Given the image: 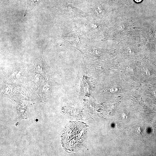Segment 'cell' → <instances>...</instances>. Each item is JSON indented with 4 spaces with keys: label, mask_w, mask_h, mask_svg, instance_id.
<instances>
[{
    "label": "cell",
    "mask_w": 156,
    "mask_h": 156,
    "mask_svg": "<svg viewBox=\"0 0 156 156\" xmlns=\"http://www.w3.org/2000/svg\"><path fill=\"white\" fill-rule=\"evenodd\" d=\"M87 128L85 124L70 122L63 132L62 141L65 149L68 152L75 151L82 146Z\"/></svg>",
    "instance_id": "1"
},
{
    "label": "cell",
    "mask_w": 156,
    "mask_h": 156,
    "mask_svg": "<svg viewBox=\"0 0 156 156\" xmlns=\"http://www.w3.org/2000/svg\"><path fill=\"white\" fill-rule=\"evenodd\" d=\"M63 44L68 46L79 48L88 41L86 34L76 27L62 37Z\"/></svg>",
    "instance_id": "2"
},
{
    "label": "cell",
    "mask_w": 156,
    "mask_h": 156,
    "mask_svg": "<svg viewBox=\"0 0 156 156\" xmlns=\"http://www.w3.org/2000/svg\"><path fill=\"white\" fill-rule=\"evenodd\" d=\"M85 29L89 36L93 38H98L105 33L106 26L102 21H88L85 24Z\"/></svg>",
    "instance_id": "3"
},
{
    "label": "cell",
    "mask_w": 156,
    "mask_h": 156,
    "mask_svg": "<svg viewBox=\"0 0 156 156\" xmlns=\"http://www.w3.org/2000/svg\"><path fill=\"white\" fill-rule=\"evenodd\" d=\"M92 13L94 17L100 18H103L105 13L102 8L99 6L94 8Z\"/></svg>",
    "instance_id": "4"
},
{
    "label": "cell",
    "mask_w": 156,
    "mask_h": 156,
    "mask_svg": "<svg viewBox=\"0 0 156 156\" xmlns=\"http://www.w3.org/2000/svg\"><path fill=\"white\" fill-rule=\"evenodd\" d=\"M134 1L136 3H138L141 2L142 1V0H134Z\"/></svg>",
    "instance_id": "5"
}]
</instances>
